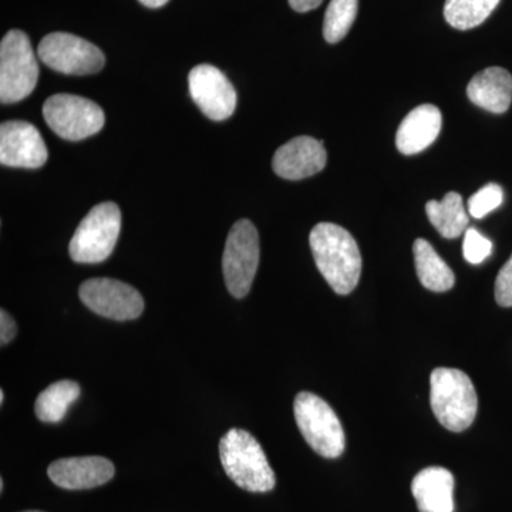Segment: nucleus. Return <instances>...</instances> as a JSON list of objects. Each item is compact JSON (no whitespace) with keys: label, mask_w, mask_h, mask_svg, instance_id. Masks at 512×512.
<instances>
[{"label":"nucleus","mask_w":512,"mask_h":512,"mask_svg":"<svg viewBox=\"0 0 512 512\" xmlns=\"http://www.w3.org/2000/svg\"><path fill=\"white\" fill-rule=\"evenodd\" d=\"M312 255L320 274L338 295L355 291L362 275V255L356 239L349 231L332 222H320L313 227Z\"/></svg>","instance_id":"obj_1"},{"label":"nucleus","mask_w":512,"mask_h":512,"mask_svg":"<svg viewBox=\"0 0 512 512\" xmlns=\"http://www.w3.org/2000/svg\"><path fill=\"white\" fill-rule=\"evenodd\" d=\"M220 458L227 476L249 493L274 490L276 477L264 448L251 433L229 430L220 441Z\"/></svg>","instance_id":"obj_2"},{"label":"nucleus","mask_w":512,"mask_h":512,"mask_svg":"<svg viewBox=\"0 0 512 512\" xmlns=\"http://www.w3.org/2000/svg\"><path fill=\"white\" fill-rule=\"evenodd\" d=\"M430 403L441 426L461 433L473 424L477 416L476 387L466 373L458 369L439 367L430 376Z\"/></svg>","instance_id":"obj_3"},{"label":"nucleus","mask_w":512,"mask_h":512,"mask_svg":"<svg viewBox=\"0 0 512 512\" xmlns=\"http://www.w3.org/2000/svg\"><path fill=\"white\" fill-rule=\"evenodd\" d=\"M293 413L303 439L319 456H342L346 447L345 430L335 410L325 400L313 393H299L293 402Z\"/></svg>","instance_id":"obj_4"},{"label":"nucleus","mask_w":512,"mask_h":512,"mask_svg":"<svg viewBox=\"0 0 512 512\" xmlns=\"http://www.w3.org/2000/svg\"><path fill=\"white\" fill-rule=\"evenodd\" d=\"M39 79L32 43L22 30H10L0 43V101L3 104L25 100Z\"/></svg>","instance_id":"obj_5"},{"label":"nucleus","mask_w":512,"mask_h":512,"mask_svg":"<svg viewBox=\"0 0 512 512\" xmlns=\"http://www.w3.org/2000/svg\"><path fill=\"white\" fill-rule=\"evenodd\" d=\"M120 231V208L114 202L96 205L74 232L70 256L77 264H100L113 254Z\"/></svg>","instance_id":"obj_6"},{"label":"nucleus","mask_w":512,"mask_h":512,"mask_svg":"<svg viewBox=\"0 0 512 512\" xmlns=\"http://www.w3.org/2000/svg\"><path fill=\"white\" fill-rule=\"evenodd\" d=\"M258 265V231L251 221L239 220L229 231L222 256L225 284L234 298H245L251 291Z\"/></svg>","instance_id":"obj_7"},{"label":"nucleus","mask_w":512,"mask_h":512,"mask_svg":"<svg viewBox=\"0 0 512 512\" xmlns=\"http://www.w3.org/2000/svg\"><path fill=\"white\" fill-rule=\"evenodd\" d=\"M43 117L57 136L80 141L99 133L104 126V111L94 101L74 94H55L46 100Z\"/></svg>","instance_id":"obj_8"},{"label":"nucleus","mask_w":512,"mask_h":512,"mask_svg":"<svg viewBox=\"0 0 512 512\" xmlns=\"http://www.w3.org/2000/svg\"><path fill=\"white\" fill-rule=\"evenodd\" d=\"M37 53L50 69L72 76L99 73L106 64V57L99 47L89 40L64 32L43 37Z\"/></svg>","instance_id":"obj_9"},{"label":"nucleus","mask_w":512,"mask_h":512,"mask_svg":"<svg viewBox=\"0 0 512 512\" xmlns=\"http://www.w3.org/2000/svg\"><path fill=\"white\" fill-rule=\"evenodd\" d=\"M79 296L90 311L119 322L137 319L144 312L141 293L116 279H89L80 286Z\"/></svg>","instance_id":"obj_10"},{"label":"nucleus","mask_w":512,"mask_h":512,"mask_svg":"<svg viewBox=\"0 0 512 512\" xmlns=\"http://www.w3.org/2000/svg\"><path fill=\"white\" fill-rule=\"evenodd\" d=\"M191 99L208 119L224 121L237 109V92L218 67L198 64L188 76Z\"/></svg>","instance_id":"obj_11"},{"label":"nucleus","mask_w":512,"mask_h":512,"mask_svg":"<svg viewBox=\"0 0 512 512\" xmlns=\"http://www.w3.org/2000/svg\"><path fill=\"white\" fill-rule=\"evenodd\" d=\"M49 157L39 130L26 121H6L0 126V163L35 170Z\"/></svg>","instance_id":"obj_12"},{"label":"nucleus","mask_w":512,"mask_h":512,"mask_svg":"<svg viewBox=\"0 0 512 512\" xmlns=\"http://www.w3.org/2000/svg\"><path fill=\"white\" fill-rule=\"evenodd\" d=\"M328 163V153L322 141L299 136L276 150L272 168L285 180L298 181L320 173Z\"/></svg>","instance_id":"obj_13"},{"label":"nucleus","mask_w":512,"mask_h":512,"mask_svg":"<svg viewBox=\"0 0 512 512\" xmlns=\"http://www.w3.org/2000/svg\"><path fill=\"white\" fill-rule=\"evenodd\" d=\"M116 468L99 456L70 457L57 460L47 468L50 480L64 490H90L109 483Z\"/></svg>","instance_id":"obj_14"},{"label":"nucleus","mask_w":512,"mask_h":512,"mask_svg":"<svg viewBox=\"0 0 512 512\" xmlns=\"http://www.w3.org/2000/svg\"><path fill=\"white\" fill-rule=\"evenodd\" d=\"M441 123V111L433 104H421L410 111L397 130L396 146L400 153L414 156L429 148L439 137Z\"/></svg>","instance_id":"obj_15"},{"label":"nucleus","mask_w":512,"mask_h":512,"mask_svg":"<svg viewBox=\"0 0 512 512\" xmlns=\"http://www.w3.org/2000/svg\"><path fill=\"white\" fill-rule=\"evenodd\" d=\"M412 493L420 512H454V477L443 467H429L413 478Z\"/></svg>","instance_id":"obj_16"},{"label":"nucleus","mask_w":512,"mask_h":512,"mask_svg":"<svg viewBox=\"0 0 512 512\" xmlns=\"http://www.w3.org/2000/svg\"><path fill=\"white\" fill-rule=\"evenodd\" d=\"M467 96L476 106L503 114L512 101V76L503 67H488L477 73L467 86Z\"/></svg>","instance_id":"obj_17"},{"label":"nucleus","mask_w":512,"mask_h":512,"mask_svg":"<svg viewBox=\"0 0 512 512\" xmlns=\"http://www.w3.org/2000/svg\"><path fill=\"white\" fill-rule=\"evenodd\" d=\"M414 264L421 285L431 292H447L456 284L450 266L440 258L426 239H416L413 245Z\"/></svg>","instance_id":"obj_18"},{"label":"nucleus","mask_w":512,"mask_h":512,"mask_svg":"<svg viewBox=\"0 0 512 512\" xmlns=\"http://www.w3.org/2000/svg\"><path fill=\"white\" fill-rule=\"evenodd\" d=\"M426 212L433 227L444 238L456 239L468 229V214L458 192H447L443 200L427 202Z\"/></svg>","instance_id":"obj_19"},{"label":"nucleus","mask_w":512,"mask_h":512,"mask_svg":"<svg viewBox=\"0 0 512 512\" xmlns=\"http://www.w3.org/2000/svg\"><path fill=\"white\" fill-rule=\"evenodd\" d=\"M79 383L73 380H60L50 384L37 396L35 412L37 419L43 423H59L64 419L67 410L79 399Z\"/></svg>","instance_id":"obj_20"},{"label":"nucleus","mask_w":512,"mask_h":512,"mask_svg":"<svg viewBox=\"0 0 512 512\" xmlns=\"http://www.w3.org/2000/svg\"><path fill=\"white\" fill-rule=\"evenodd\" d=\"M500 0H446L444 18L457 30L477 28L488 19Z\"/></svg>","instance_id":"obj_21"},{"label":"nucleus","mask_w":512,"mask_h":512,"mask_svg":"<svg viewBox=\"0 0 512 512\" xmlns=\"http://www.w3.org/2000/svg\"><path fill=\"white\" fill-rule=\"evenodd\" d=\"M359 0H330L323 22V37L328 43L345 39L355 23Z\"/></svg>","instance_id":"obj_22"},{"label":"nucleus","mask_w":512,"mask_h":512,"mask_svg":"<svg viewBox=\"0 0 512 512\" xmlns=\"http://www.w3.org/2000/svg\"><path fill=\"white\" fill-rule=\"evenodd\" d=\"M503 200L504 192L500 185L494 183L484 185L468 200V212L471 217L481 220L485 215L497 210L503 204Z\"/></svg>","instance_id":"obj_23"},{"label":"nucleus","mask_w":512,"mask_h":512,"mask_svg":"<svg viewBox=\"0 0 512 512\" xmlns=\"http://www.w3.org/2000/svg\"><path fill=\"white\" fill-rule=\"evenodd\" d=\"M493 251V244L490 239L481 235L477 229L468 228L464 232L463 254L467 262L478 265L485 261Z\"/></svg>","instance_id":"obj_24"},{"label":"nucleus","mask_w":512,"mask_h":512,"mask_svg":"<svg viewBox=\"0 0 512 512\" xmlns=\"http://www.w3.org/2000/svg\"><path fill=\"white\" fill-rule=\"evenodd\" d=\"M495 301L503 308L512 306V255L495 279Z\"/></svg>","instance_id":"obj_25"},{"label":"nucleus","mask_w":512,"mask_h":512,"mask_svg":"<svg viewBox=\"0 0 512 512\" xmlns=\"http://www.w3.org/2000/svg\"><path fill=\"white\" fill-rule=\"evenodd\" d=\"M16 333H18V326H16L15 319L10 316L9 312L2 309L0 311V345H9L15 339Z\"/></svg>","instance_id":"obj_26"},{"label":"nucleus","mask_w":512,"mask_h":512,"mask_svg":"<svg viewBox=\"0 0 512 512\" xmlns=\"http://www.w3.org/2000/svg\"><path fill=\"white\" fill-rule=\"evenodd\" d=\"M323 0H289V5L293 10L299 13L311 12V10L319 8Z\"/></svg>","instance_id":"obj_27"},{"label":"nucleus","mask_w":512,"mask_h":512,"mask_svg":"<svg viewBox=\"0 0 512 512\" xmlns=\"http://www.w3.org/2000/svg\"><path fill=\"white\" fill-rule=\"evenodd\" d=\"M168 2H170V0H140V3H143L146 8L150 9L163 8Z\"/></svg>","instance_id":"obj_28"},{"label":"nucleus","mask_w":512,"mask_h":512,"mask_svg":"<svg viewBox=\"0 0 512 512\" xmlns=\"http://www.w3.org/2000/svg\"><path fill=\"white\" fill-rule=\"evenodd\" d=\"M3 402H5V393H3V390H2V392H0V403L3 404Z\"/></svg>","instance_id":"obj_29"},{"label":"nucleus","mask_w":512,"mask_h":512,"mask_svg":"<svg viewBox=\"0 0 512 512\" xmlns=\"http://www.w3.org/2000/svg\"><path fill=\"white\" fill-rule=\"evenodd\" d=\"M23 512H43V511H23Z\"/></svg>","instance_id":"obj_30"}]
</instances>
